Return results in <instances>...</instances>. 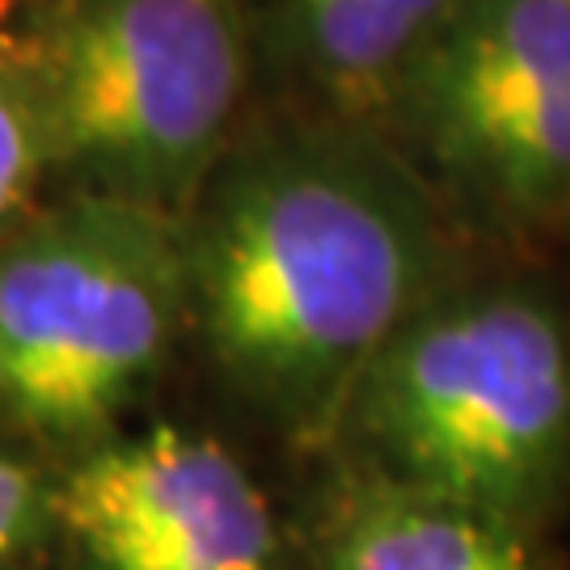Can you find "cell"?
<instances>
[{
	"mask_svg": "<svg viewBox=\"0 0 570 570\" xmlns=\"http://www.w3.org/2000/svg\"><path fill=\"white\" fill-rule=\"evenodd\" d=\"M68 570H305L242 456L204 431L153 423L72 456L51 482Z\"/></svg>",
	"mask_w": 570,
	"mask_h": 570,
	"instance_id": "5b68a950",
	"label": "cell"
},
{
	"mask_svg": "<svg viewBox=\"0 0 570 570\" xmlns=\"http://www.w3.org/2000/svg\"><path fill=\"white\" fill-rule=\"evenodd\" d=\"M242 72L228 0H85L42 51L35 106L51 157L169 212L212 174Z\"/></svg>",
	"mask_w": 570,
	"mask_h": 570,
	"instance_id": "277c9868",
	"label": "cell"
},
{
	"mask_svg": "<svg viewBox=\"0 0 570 570\" xmlns=\"http://www.w3.org/2000/svg\"><path fill=\"white\" fill-rule=\"evenodd\" d=\"M51 529V487L26 461L0 452V570H13Z\"/></svg>",
	"mask_w": 570,
	"mask_h": 570,
	"instance_id": "30bf717a",
	"label": "cell"
},
{
	"mask_svg": "<svg viewBox=\"0 0 570 570\" xmlns=\"http://www.w3.org/2000/svg\"><path fill=\"white\" fill-rule=\"evenodd\" d=\"M305 570H550L541 537L338 465L301 529Z\"/></svg>",
	"mask_w": 570,
	"mask_h": 570,
	"instance_id": "8992f818",
	"label": "cell"
},
{
	"mask_svg": "<svg viewBox=\"0 0 570 570\" xmlns=\"http://www.w3.org/2000/svg\"><path fill=\"white\" fill-rule=\"evenodd\" d=\"M190 326L287 444L330 452L367 367L452 287L423 186L360 136H279L212 178L186 233Z\"/></svg>",
	"mask_w": 570,
	"mask_h": 570,
	"instance_id": "6da1fadb",
	"label": "cell"
},
{
	"mask_svg": "<svg viewBox=\"0 0 570 570\" xmlns=\"http://www.w3.org/2000/svg\"><path fill=\"white\" fill-rule=\"evenodd\" d=\"M330 452L541 537L570 499V317L532 287H444L367 367Z\"/></svg>",
	"mask_w": 570,
	"mask_h": 570,
	"instance_id": "7a4b0ae2",
	"label": "cell"
},
{
	"mask_svg": "<svg viewBox=\"0 0 570 570\" xmlns=\"http://www.w3.org/2000/svg\"><path fill=\"white\" fill-rule=\"evenodd\" d=\"M186 326V233L165 207H63L0 245V410L72 461L119 435Z\"/></svg>",
	"mask_w": 570,
	"mask_h": 570,
	"instance_id": "3957f363",
	"label": "cell"
},
{
	"mask_svg": "<svg viewBox=\"0 0 570 570\" xmlns=\"http://www.w3.org/2000/svg\"><path fill=\"white\" fill-rule=\"evenodd\" d=\"M570 85V0H461L402 85L419 136L520 94Z\"/></svg>",
	"mask_w": 570,
	"mask_h": 570,
	"instance_id": "52a82bcc",
	"label": "cell"
},
{
	"mask_svg": "<svg viewBox=\"0 0 570 570\" xmlns=\"http://www.w3.org/2000/svg\"><path fill=\"white\" fill-rule=\"evenodd\" d=\"M51 157L35 98L18 94L0 77V220L26 204Z\"/></svg>",
	"mask_w": 570,
	"mask_h": 570,
	"instance_id": "9c48e42d",
	"label": "cell"
},
{
	"mask_svg": "<svg viewBox=\"0 0 570 570\" xmlns=\"http://www.w3.org/2000/svg\"><path fill=\"white\" fill-rule=\"evenodd\" d=\"M461 0H271L287 56L351 119L389 115Z\"/></svg>",
	"mask_w": 570,
	"mask_h": 570,
	"instance_id": "ba28073f",
	"label": "cell"
}]
</instances>
